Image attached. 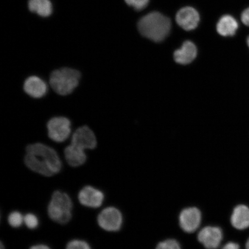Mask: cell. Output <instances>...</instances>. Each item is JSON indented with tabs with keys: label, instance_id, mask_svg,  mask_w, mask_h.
<instances>
[{
	"label": "cell",
	"instance_id": "cell-1",
	"mask_svg": "<svg viewBox=\"0 0 249 249\" xmlns=\"http://www.w3.org/2000/svg\"><path fill=\"white\" fill-rule=\"evenodd\" d=\"M24 163L34 172L45 177L55 175L60 172L62 168L57 152L53 148L39 142L27 146Z\"/></svg>",
	"mask_w": 249,
	"mask_h": 249
},
{
	"label": "cell",
	"instance_id": "cell-2",
	"mask_svg": "<svg viewBox=\"0 0 249 249\" xmlns=\"http://www.w3.org/2000/svg\"><path fill=\"white\" fill-rule=\"evenodd\" d=\"M171 26L170 18L158 12L144 16L138 23L140 34L156 42L163 41L166 38L170 33Z\"/></svg>",
	"mask_w": 249,
	"mask_h": 249
},
{
	"label": "cell",
	"instance_id": "cell-3",
	"mask_svg": "<svg viewBox=\"0 0 249 249\" xmlns=\"http://www.w3.org/2000/svg\"><path fill=\"white\" fill-rule=\"evenodd\" d=\"M73 204L66 193L56 191L52 196L48 206V216L53 222L66 225L72 218Z\"/></svg>",
	"mask_w": 249,
	"mask_h": 249
},
{
	"label": "cell",
	"instance_id": "cell-4",
	"mask_svg": "<svg viewBox=\"0 0 249 249\" xmlns=\"http://www.w3.org/2000/svg\"><path fill=\"white\" fill-rule=\"evenodd\" d=\"M81 73L76 70L63 68L52 71L49 82L58 95L65 96L72 93L79 86Z\"/></svg>",
	"mask_w": 249,
	"mask_h": 249
},
{
	"label": "cell",
	"instance_id": "cell-5",
	"mask_svg": "<svg viewBox=\"0 0 249 249\" xmlns=\"http://www.w3.org/2000/svg\"><path fill=\"white\" fill-rule=\"evenodd\" d=\"M97 222L98 226L106 231L117 232L123 226V214L118 208L108 207L98 214Z\"/></svg>",
	"mask_w": 249,
	"mask_h": 249
},
{
	"label": "cell",
	"instance_id": "cell-6",
	"mask_svg": "<svg viewBox=\"0 0 249 249\" xmlns=\"http://www.w3.org/2000/svg\"><path fill=\"white\" fill-rule=\"evenodd\" d=\"M49 138L57 142L67 140L71 133V123L65 117H55L47 124Z\"/></svg>",
	"mask_w": 249,
	"mask_h": 249
},
{
	"label": "cell",
	"instance_id": "cell-7",
	"mask_svg": "<svg viewBox=\"0 0 249 249\" xmlns=\"http://www.w3.org/2000/svg\"><path fill=\"white\" fill-rule=\"evenodd\" d=\"M71 145L78 150L84 151L85 149H95L97 145V140L94 133L89 126H83L73 134Z\"/></svg>",
	"mask_w": 249,
	"mask_h": 249
},
{
	"label": "cell",
	"instance_id": "cell-8",
	"mask_svg": "<svg viewBox=\"0 0 249 249\" xmlns=\"http://www.w3.org/2000/svg\"><path fill=\"white\" fill-rule=\"evenodd\" d=\"M201 220V212L197 207L184 208L179 213V226L183 231L187 233L195 232L200 227Z\"/></svg>",
	"mask_w": 249,
	"mask_h": 249
},
{
	"label": "cell",
	"instance_id": "cell-9",
	"mask_svg": "<svg viewBox=\"0 0 249 249\" xmlns=\"http://www.w3.org/2000/svg\"><path fill=\"white\" fill-rule=\"evenodd\" d=\"M223 239L222 229L217 226H206L198 233L197 239L206 249H217Z\"/></svg>",
	"mask_w": 249,
	"mask_h": 249
},
{
	"label": "cell",
	"instance_id": "cell-10",
	"mask_svg": "<svg viewBox=\"0 0 249 249\" xmlns=\"http://www.w3.org/2000/svg\"><path fill=\"white\" fill-rule=\"evenodd\" d=\"M78 200L83 206L90 208L101 207L105 200V195L101 190L87 185L78 194Z\"/></svg>",
	"mask_w": 249,
	"mask_h": 249
},
{
	"label": "cell",
	"instance_id": "cell-11",
	"mask_svg": "<svg viewBox=\"0 0 249 249\" xmlns=\"http://www.w3.org/2000/svg\"><path fill=\"white\" fill-rule=\"evenodd\" d=\"M200 15L194 8L186 7L177 12L176 21L179 26L186 31L194 30L200 22Z\"/></svg>",
	"mask_w": 249,
	"mask_h": 249
},
{
	"label": "cell",
	"instance_id": "cell-12",
	"mask_svg": "<svg viewBox=\"0 0 249 249\" xmlns=\"http://www.w3.org/2000/svg\"><path fill=\"white\" fill-rule=\"evenodd\" d=\"M23 89L31 97L39 99L44 97L48 91L46 83L40 77L32 76L25 80Z\"/></svg>",
	"mask_w": 249,
	"mask_h": 249
},
{
	"label": "cell",
	"instance_id": "cell-13",
	"mask_svg": "<svg viewBox=\"0 0 249 249\" xmlns=\"http://www.w3.org/2000/svg\"><path fill=\"white\" fill-rule=\"evenodd\" d=\"M231 226L239 231L249 228V207L245 204L236 205L230 216Z\"/></svg>",
	"mask_w": 249,
	"mask_h": 249
},
{
	"label": "cell",
	"instance_id": "cell-14",
	"mask_svg": "<svg viewBox=\"0 0 249 249\" xmlns=\"http://www.w3.org/2000/svg\"><path fill=\"white\" fill-rule=\"evenodd\" d=\"M197 55V49L191 41H186L183 43L181 48L177 50L174 53V60L177 63L187 65L195 60Z\"/></svg>",
	"mask_w": 249,
	"mask_h": 249
},
{
	"label": "cell",
	"instance_id": "cell-15",
	"mask_svg": "<svg viewBox=\"0 0 249 249\" xmlns=\"http://www.w3.org/2000/svg\"><path fill=\"white\" fill-rule=\"evenodd\" d=\"M238 29L237 21L231 16L228 15L223 16L216 26L217 33L223 36H234Z\"/></svg>",
	"mask_w": 249,
	"mask_h": 249
},
{
	"label": "cell",
	"instance_id": "cell-16",
	"mask_svg": "<svg viewBox=\"0 0 249 249\" xmlns=\"http://www.w3.org/2000/svg\"><path fill=\"white\" fill-rule=\"evenodd\" d=\"M64 154L68 164L71 167H79L86 162L87 157L85 151L78 150L71 145L65 148Z\"/></svg>",
	"mask_w": 249,
	"mask_h": 249
},
{
	"label": "cell",
	"instance_id": "cell-17",
	"mask_svg": "<svg viewBox=\"0 0 249 249\" xmlns=\"http://www.w3.org/2000/svg\"><path fill=\"white\" fill-rule=\"evenodd\" d=\"M29 8L31 12L43 18L51 16L52 14V4L50 0H29Z\"/></svg>",
	"mask_w": 249,
	"mask_h": 249
},
{
	"label": "cell",
	"instance_id": "cell-18",
	"mask_svg": "<svg viewBox=\"0 0 249 249\" xmlns=\"http://www.w3.org/2000/svg\"><path fill=\"white\" fill-rule=\"evenodd\" d=\"M8 223L13 228H18L24 223V216L20 212H12L8 216Z\"/></svg>",
	"mask_w": 249,
	"mask_h": 249
},
{
	"label": "cell",
	"instance_id": "cell-19",
	"mask_svg": "<svg viewBox=\"0 0 249 249\" xmlns=\"http://www.w3.org/2000/svg\"><path fill=\"white\" fill-rule=\"evenodd\" d=\"M24 223L28 229L35 230L39 226V219L36 214L28 213L24 216Z\"/></svg>",
	"mask_w": 249,
	"mask_h": 249
},
{
	"label": "cell",
	"instance_id": "cell-20",
	"mask_svg": "<svg viewBox=\"0 0 249 249\" xmlns=\"http://www.w3.org/2000/svg\"><path fill=\"white\" fill-rule=\"evenodd\" d=\"M155 249H182L179 243L174 239H167L161 241Z\"/></svg>",
	"mask_w": 249,
	"mask_h": 249
},
{
	"label": "cell",
	"instance_id": "cell-21",
	"mask_svg": "<svg viewBox=\"0 0 249 249\" xmlns=\"http://www.w3.org/2000/svg\"><path fill=\"white\" fill-rule=\"evenodd\" d=\"M65 249H91V248L85 241L73 239L68 243Z\"/></svg>",
	"mask_w": 249,
	"mask_h": 249
},
{
	"label": "cell",
	"instance_id": "cell-22",
	"mask_svg": "<svg viewBox=\"0 0 249 249\" xmlns=\"http://www.w3.org/2000/svg\"><path fill=\"white\" fill-rule=\"evenodd\" d=\"M124 1L127 5L135 8L136 10L140 11L147 7L149 0H124Z\"/></svg>",
	"mask_w": 249,
	"mask_h": 249
},
{
	"label": "cell",
	"instance_id": "cell-23",
	"mask_svg": "<svg viewBox=\"0 0 249 249\" xmlns=\"http://www.w3.org/2000/svg\"><path fill=\"white\" fill-rule=\"evenodd\" d=\"M241 20L246 26L249 27V8L245 9L241 15Z\"/></svg>",
	"mask_w": 249,
	"mask_h": 249
},
{
	"label": "cell",
	"instance_id": "cell-24",
	"mask_svg": "<svg viewBox=\"0 0 249 249\" xmlns=\"http://www.w3.org/2000/svg\"><path fill=\"white\" fill-rule=\"evenodd\" d=\"M222 249H241V248L238 243L229 242L227 243Z\"/></svg>",
	"mask_w": 249,
	"mask_h": 249
},
{
	"label": "cell",
	"instance_id": "cell-25",
	"mask_svg": "<svg viewBox=\"0 0 249 249\" xmlns=\"http://www.w3.org/2000/svg\"><path fill=\"white\" fill-rule=\"evenodd\" d=\"M29 249H51L48 245L44 244H38L33 245Z\"/></svg>",
	"mask_w": 249,
	"mask_h": 249
},
{
	"label": "cell",
	"instance_id": "cell-26",
	"mask_svg": "<svg viewBox=\"0 0 249 249\" xmlns=\"http://www.w3.org/2000/svg\"><path fill=\"white\" fill-rule=\"evenodd\" d=\"M245 249H249V237L247 239V242L245 243Z\"/></svg>",
	"mask_w": 249,
	"mask_h": 249
},
{
	"label": "cell",
	"instance_id": "cell-27",
	"mask_svg": "<svg viewBox=\"0 0 249 249\" xmlns=\"http://www.w3.org/2000/svg\"><path fill=\"white\" fill-rule=\"evenodd\" d=\"M0 249H5V246L3 244L2 242H1V244H0Z\"/></svg>",
	"mask_w": 249,
	"mask_h": 249
},
{
	"label": "cell",
	"instance_id": "cell-28",
	"mask_svg": "<svg viewBox=\"0 0 249 249\" xmlns=\"http://www.w3.org/2000/svg\"><path fill=\"white\" fill-rule=\"evenodd\" d=\"M247 43H248V45L249 48V36L248 37V39H247Z\"/></svg>",
	"mask_w": 249,
	"mask_h": 249
}]
</instances>
